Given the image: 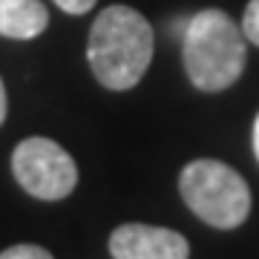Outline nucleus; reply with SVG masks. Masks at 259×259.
Wrapping results in <instances>:
<instances>
[{"label": "nucleus", "mask_w": 259, "mask_h": 259, "mask_svg": "<svg viewBox=\"0 0 259 259\" xmlns=\"http://www.w3.org/2000/svg\"><path fill=\"white\" fill-rule=\"evenodd\" d=\"M156 49V35L150 20L130 6H107L95 18L87 61L101 87L112 93L133 90L144 78Z\"/></svg>", "instance_id": "1"}, {"label": "nucleus", "mask_w": 259, "mask_h": 259, "mask_svg": "<svg viewBox=\"0 0 259 259\" xmlns=\"http://www.w3.org/2000/svg\"><path fill=\"white\" fill-rule=\"evenodd\" d=\"M182 61L196 90L222 93L245 72V61H248L245 32L228 12L202 9L185 26Z\"/></svg>", "instance_id": "2"}, {"label": "nucleus", "mask_w": 259, "mask_h": 259, "mask_svg": "<svg viewBox=\"0 0 259 259\" xmlns=\"http://www.w3.org/2000/svg\"><path fill=\"white\" fill-rule=\"evenodd\" d=\"M185 204L216 231H233L250 216V187L225 161L196 158L179 176Z\"/></svg>", "instance_id": "3"}, {"label": "nucleus", "mask_w": 259, "mask_h": 259, "mask_svg": "<svg viewBox=\"0 0 259 259\" xmlns=\"http://www.w3.org/2000/svg\"><path fill=\"white\" fill-rule=\"evenodd\" d=\"M12 173L29 196L40 202H61L78 185V164L58 141L29 136L12 153Z\"/></svg>", "instance_id": "4"}, {"label": "nucleus", "mask_w": 259, "mask_h": 259, "mask_svg": "<svg viewBox=\"0 0 259 259\" xmlns=\"http://www.w3.org/2000/svg\"><path fill=\"white\" fill-rule=\"evenodd\" d=\"M112 259H187L190 242L179 231L156 225H118L110 236Z\"/></svg>", "instance_id": "5"}, {"label": "nucleus", "mask_w": 259, "mask_h": 259, "mask_svg": "<svg viewBox=\"0 0 259 259\" xmlns=\"http://www.w3.org/2000/svg\"><path fill=\"white\" fill-rule=\"evenodd\" d=\"M49 26V12L40 0H0V35L32 40Z\"/></svg>", "instance_id": "6"}, {"label": "nucleus", "mask_w": 259, "mask_h": 259, "mask_svg": "<svg viewBox=\"0 0 259 259\" xmlns=\"http://www.w3.org/2000/svg\"><path fill=\"white\" fill-rule=\"evenodd\" d=\"M242 32H245V40H250L253 47H259V0H250L245 6V15H242Z\"/></svg>", "instance_id": "7"}, {"label": "nucleus", "mask_w": 259, "mask_h": 259, "mask_svg": "<svg viewBox=\"0 0 259 259\" xmlns=\"http://www.w3.org/2000/svg\"><path fill=\"white\" fill-rule=\"evenodd\" d=\"M0 259H55V256L40 245H12L0 253Z\"/></svg>", "instance_id": "8"}, {"label": "nucleus", "mask_w": 259, "mask_h": 259, "mask_svg": "<svg viewBox=\"0 0 259 259\" xmlns=\"http://www.w3.org/2000/svg\"><path fill=\"white\" fill-rule=\"evenodd\" d=\"M66 15H87L95 6V0H55Z\"/></svg>", "instance_id": "9"}, {"label": "nucleus", "mask_w": 259, "mask_h": 259, "mask_svg": "<svg viewBox=\"0 0 259 259\" xmlns=\"http://www.w3.org/2000/svg\"><path fill=\"white\" fill-rule=\"evenodd\" d=\"M6 110H9V98H6V87L0 81V124L6 121Z\"/></svg>", "instance_id": "10"}, {"label": "nucleus", "mask_w": 259, "mask_h": 259, "mask_svg": "<svg viewBox=\"0 0 259 259\" xmlns=\"http://www.w3.org/2000/svg\"><path fill=\"white\" fill-rule=\"evenodd\" d=\"M253 156H256V161H259V115H256V121H253Z\"/></svg>", "instance_id": "11"}]
</instances>
